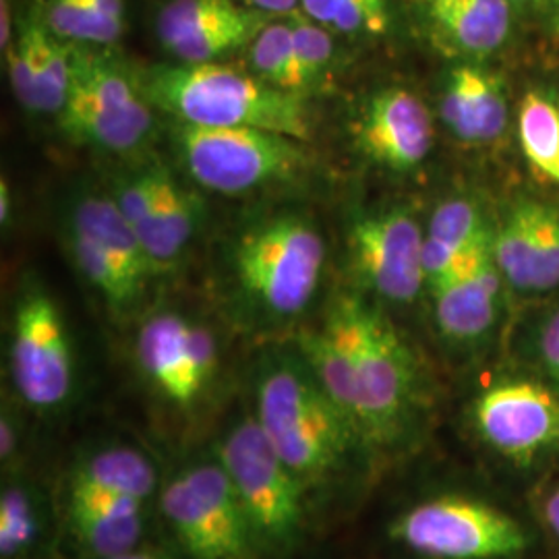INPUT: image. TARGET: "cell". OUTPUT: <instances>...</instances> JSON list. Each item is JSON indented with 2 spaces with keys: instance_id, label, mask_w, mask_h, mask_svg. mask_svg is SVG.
I'll return each mask as SVG.
<instances>
[{
  "instance_id": "obj_15",
  "label": "cell",
  "mask_w": 559,
  "mask_h": 559,
  "mask_svg": "<svg viewBox=\"0 0 559 559\" xmlns=\"http://www.w3.org/2000/svg\"><path fill=\"white\" fill-rule=\"evenodd\" d=\"M493 260L503 280L526 295L559 286V210L537 200H519L491 233Z\"/></svg>"
},
{
  "instance_id": "obj_2",
  "label": "cell",
  "mask_w": 559,
  "mask_h": 559,
  "mask_svg": "<svg viewBox=\"0 0 559 559\" xmlns=\"http://www.w3.org/2000/svg\"><path fill=\"white\" fill-rule=\"evenodd\" d=\"M253 396V417L307 489L334 485L360 454H367L297 346L261 359Z\"/></svg>"
},
{
  "instance_id": "obj_12",
  "label": "cell",
  "mask_w": 559,
  "mask_h": 559,
  "mask_svg": "<svg viewBox=\"0 0 559 559\" xmlns=\"http://www.w3.org/2000/svg\"><path fill=\"white\" fill-rule=\"evenodd\" d=\"M346 245L355 278L376 297L408 305L427 286L425 233L408 210L360 214L350 222Z\"/></svg>"
},
{
  "instance_id": "obj_14",
  "label": "cell",
  "mask_w": 559,
  "mask_h": 559,
  "mask_svg": "<svg viewBox=\"0 0 559 559\" xmlns=\"http://www.w3.org/2000/svg\"><path fill=\"white\" fill-rule=\"evenodd\" d=\"M272 20L239 0H166L156 34L177 62H222L249 48Z\"/></svg>"
},
{
  "instance_id": "obj_38",
  "label": "cell",
  "mask_w": 559,
  "mask_h": 559,
  "mask_svg": "<svg viewBox=\"0 0 559 559\" xmlns=\"http://www.w3.org/2000/svg\"><path fill=\"white\" fill-rule=\"evenodd\" d=\"M13 216V201H11V189L7 185V179L0 180V222L2 226H9Z\"/></svg>"
},
{
  "instance_id": "obj_39",
  "label": "cell",
  "mask_w": 559,
  "mask_h": 559,
  "mask_svg": "<svg viewBox=\"0 0 559 559\" xmlns=\"http://www.w3.org/2000/svg\"><path fill=\"white\" fill-rule=\"evenodd\" d=\"M510 2H512V0H510Z\"/></svg>"
},
{
  "instance_id": "obj_36",
  "label": "cell",
  "mask_w": 559,
  "mask_h": 559,
  "mask_svg": "<svg viewBox=\"0 0 559 559\" xmlns=\"http://www.w3.org/2000/svg\"><path fill=\"white\" fill-rule=\"evenodd\" d=\"M543 520L549 533L559 540V485L554 487L543 501Z\"/></svg>"
},
{
  "instance_id": "obj_3",
  "label": "cell",
  "mask_w": 559,
  "mask_h": 559,
  "mask_svg": "<svg viewBox=\"0 0 559 559\" xmlns=\"http://www.w3.org/2000/svg\"><path fill=\"white\" fill-rule=\"evenodd\" d=\"M145 96L162 112L193 127H251L309 141L307 98L282 92L224 62H175L141 73Z\"/></svg>"
},
{
  "instance_id": "obj_17",
  "label": "cell",
  "mask_w": 559,
  "mask_h": 559,
  "mask_svg": "<svg viewBox=\"0 0 559 559\" xmlns=\"http://www.w3.org/2000/svg\"><path fill=\"white\" fill-rule=\"evenodd\" d=\"M13 96L32 115L59 117L71 87V44L55 36L38 9L17 20V36L4 52Z\"/></svg>"
},
{
  "instance_id": "obj_27",
  "label": "cell",
  "mask_w": 559,
  "mask_h": 559,
  "mask_svg": "<svg viewBox=\"0 0 559 559\" xmlns=\"http://www.w3.org/2000/svg\"><path fill=\"white\" fill-rule=\"evenodd\" d=\"M46 27L60 40L112 46L124 29V0H38Z\"/></svg>"
},
{
  "instance_id": "obj_1",
  "label": "cell",
  "mask_w": 559,
  "mask_h": 559,
  "mask_svg": "<svg viewBox=\"0 0 559 559\" xmlns=\"http://www.w3.org/2000/svg\"><path fill=\"white\" fill-rule=\"evenodd\" d=\"M295 346L367 454L399 448L417 415L419 373L392 321L359 295H340Z\"/></svg>"
},
{
  "instance_id": "obj_34",
  "label": "cell",
  "mask_w": 559,
  "mask_h": 559,
  "mask_svg": "<svg viewBox=\"0 0 559 559\" xmlns=\"http://www.w3.org/2000/svg\"><path fill=\"white\" fill-rule=\"evenodd\" d=\"M240 2L270 17H288L300 11V0H240Z\"/></svg>"
},
{
  "instance_id": "obj_20",
  "label": "cell",
  "mask_w": 559,
  "mask_h": 559,
  "mask_svg": "<svg viewBox=\"0 0 559 559\" xmlns=\"http://www.w3.org/2000/svg\"><path fill=\"white\" fill-rule=\"evenodd\" d=\"M441 120L464 143L500 140L508 124V102L500 80L473 64H460L443 85Z\"/></svg>"
},
{
  "instance_id": "obj_28",
  "label": "cell",
  "mask_w": 559,
  "mask_h": 559,
  "mask_svg": "<svg viewBox=\"0 0 559 559\" xmlns=\"http://www.w3.org/2000/svg\"><path fill=\"white\" fill-rule=\"evenodd\" d=\"M519 140L524 158L540 179L559 185V104L531 92L520 102Z\"/></svg>"
},
{
  "instance_id": "obj_9",
  "label": "cell",
  "mask_w": 559,
  "mask_h": 559,
  "mask_svg": "<svg viewBox=\"0 0 559 559\" xmlns=\"http://www.w3.org/2000/svg\"><path fill=\"white\" fill-rule=\"evenodd\" d=\"M9 376L21 404L38 415L60 413L73 399V342L59 302L40 282L23 284L13 305Z\"/></svg>"
},
{
  "instance_id": "obj_23",
  "label": "cell",
  "mask_w": 559,
  "mask_h": 559,
  "mask_svg": "<svg viewBox=\"0 0 559 559\" xmlns=\"http://www.w3.org/2000/svg\"><path fill=\"white\" fill-rule=\"evenodd\" d=\"M150 506L140 500L64 501V514L81 551L90 559H104L140 547Z\"/></svg>"
},
{
  "instance_id": "obj_11",
  "label": "cell",
  "mask_w": 559,
  "mask_h": 559,
  "mask_svg": "<svg viewBox=\"0 0 559 559\" xmlns=\"http://www.w3.org/2000/svg\"><path fill=\"white\" fill-rule=\"evenodd\" d=\"M135 359L147 385L179 411H193L212 390L221 369L214 332L175 309H158L143 320Z\"/></svg>"
},
{
  "instance_id": "obj_7",
  "label": "cell",
  "mask_w": 559,
  "mask_h": 559,
  "mask_svg": "<svg viewBox=\"0 0 559 559\" xmlns=\"http://www.w3.org/2000/svg\"><path fill=\"white\" fill-rule=\"evenodd\" d=\"M177 147L187 175L221 195H249L299 179L311 156L307 141L251 127H177Z\"/></svg>"
},
{
  "instance_id": "obj_18",
  "label": "cell",
  "mask_w": 559,
  "mask_h": 559,
  "mask_svg": "<svg viewBox=\"0 0 559 559\" xmlns=\"http://www.w3.org/2000/svg\"><path fill=\"white\" fill-rule=\"evenodd\" d=\"M501 280L489 237L431 288L441 336L456 344L483 338L500 316Z\"/></svg>"
},
{
  "instance_id": "obj_16",
  "label": "cell",
  "mask_w": 559,
  "mask_h": 559,
  "mask_svg": "<svg viewBox=\"0 0 559 559\" xmlns=\"http://www.w3.org/2000/svg\"><path fill=\"white\" fill-rule=\"evenodd\" d=\"M433 117L406 87H385L362 104L355 122L360 154L394 173L415 170L433 147Z\"/></svg>"
},
{
  "instance_id": "obj_21",
  "label": "cell",
  "mask_w": 559,
  "mask_h": 559,
  "mask_svg": "<svg viewBox=\"0 0 559 559\" xmlns=\"http://www.w3.org/2000/svg\"><path fill=\"white\" fill-rule=\"evenodd\" d=\"M201 224V201L182 187L158 162L156 193L152 207L138 228V237L154 267V274L173 270L195 239Z\"/></svg>"
},
{
  "instance_id": "obj_5",
  "label": "cell",
  "mask_w": 559,
  "mask_h": 559,
  "mask_svg": "<svg viewBox=\"0 0 559 559\" xmlns=\"http://www.w3.org/2000/svg\"><path fill=\"white\" fill-rule=\"evenodd\" d=\"M71 44V41H69ZM71 87L59 112V129L78 145L106 154H135L154 133V104L141 73L110 46L71 44Z\"/></svg>"
},
{
  "instance_id": "obj_13",
  "label": "cell",
  "mask_w": 559,
  "mask_h": 559,
  "mask_svg": "<svg viewBox=\"0 0 559 559\" xmlns=\"http://www.w3.org/2000/svg\"><path fill=\"white\" fill-rule=\"evenodd\" d=\"M475 429L489 448L526 464L559 450V396L535 381H500L473 404Z\"/></svg>"
},
{
  "instance_id": "obj_8",
  "label": "cell",
  "mask_w": 559,
  "mask_h": 559,
  "mask_svg": "<svg viewBox=\"0 0 559 559\" xmlns=\"http://www.w3.org/2000/svg\"><path fill=\"white\" fill-rule=\"evenodd\" d=\"M162 519L187 559H258L249 520L221 460L185 464L160 487Z\"/></svg>"
},
{
  "instance_id": "obj_24",
  "label": "cell",
  "mask_w": 559,
  "mask_h": 559,
  "mask_svg": "<svg viewBox=\"0 0 559 559\" xmlns=\"http://www.w3.org/2000/svg\"><path fill=\"white\" fill-rule=\"evenodd\" d=\"M427 17L443 40L466 55L496 52L512 29L510 0H427Z\"/></svg>"
},
{
  "instance_id": "obj_33",
  "label": "cell",
  "mask_w": 559,
  "mask_h": 559,
  "mask_svg": "<svg viewBox=\"0 0 559 559\" xmlns=\"http://www.w3.org/2000/svg\"><path fill=\"white\" fill-rule=\"evenodd\" d=\"M539 350L543 365L559 383V309L540 330Z\"/></svg>"
},
{
  "instance_id": "obj_31",
  "label": "cell",
  "mask_w": 559,
  "mask_h": 559,
  "mask_svg": "<svg viewBox=\"0 0 559 559\" xmlns=\"http://www.w3.org/2000/svg\"><path fill=\"white\" fill-rule=\"evenodd\" d=\"M293 27V44L302 69V75L309 85V94L323 87L334 67V34L325 29L318 21L307 17L302 11L288 15Z\"/></svg>"
},
{
  "instance_id": "obj_35",
  "label": "cell",
  "mask_w": 559,
  "mask_h": 559,
  "mask_svg": "<svg viewBox=\"0 0 559 559\" xmlns=\"http://www.w3.org/2000/svg\"><path fill=\"white\" fill-rule=\"evenodd\" d=\"M15 36H17V21L13 20L11 2L0 0V48H2V55L11 48Z\"/></svg>"
},
{
  "instance_id": "obj_30",
  "label": "cell",
  "mask_w": 559,
  "mask_h": 559,
  "mask_svg": "<svg viewBox=\"0 0 559 559\" xmlns=\"http://www.w3.org/2000/svg\"><path fill=\"white\" fill-rule=\"evenodd\" d=\"M300 11L332 34L381 36L390 27V0H300Z\"/></svg>"
},
{
  "instance_id": "obj_29",
  "label": "cell",
  "mask_w": 559,
  "mask_h": 559,
  "mask_svg": "<svg viewBox=\"0 0 559 559\" xmlns=\"http://www.w3.org/2000/svg\"><path fill=\"white\" fill-rule=\"evenodd\" d=\"M249 64L251 73L282 92L299 94L305 98L309 96V85L295 52L288 17L272 20L261 29L249 46Z\"/></svg>"
},
{
  "instance_id": "obj_10",
  "label": "cell",
  "mask_w": 559,
  "mask_h": 559,
  "mask_svg": "<svg viewBox=\"0 0 559 559\" xmlns=\"http://www.w3.org/2000/svg\"><path fill=\"white\" fill-rule=\"evenodd\" d=\"M390 537L425 559H510L531 537L500 508L464 496H438L406 508Z\"/></svg>"
},
{
  "instance_id": "obj_32",
  "label": "cell",
  "mask_w": 559,
  "mask_h": 559,
  "mask_svg": "<svg viewBox=\"0 0 559 559\" xmlns=\"http://www.w3.org/2000/svg\"><path fill=\"white\" fill-rule=\"evenodd\" d=\"M23 450V429L15 408L2 406L0 417V464H2V477L17 473V462Z\"/></svg>"
},
{
  "instance_id": "obj_22",
  "label": "cell",
  "mask_w": 559,
  "mask_h": 559,
  "mask_svg": "<svg viewBox=\"0 0 559 559\" xmlns=\"http://www.w3.org/2000/svg\"><path fill=\"white\" fill-rule=\"evenodd\" d=\"M67 228L96 240L120 272L131 280L141 293L154 278V267L141 245L138 233L122 216L110 191L85 189L80 191L67 210Z\"/></svg>"
},
{
  "instance_id": "obj_25",
  "label": "cell",
  "mask_w": 559,
  "mask_h": 559,
  "mask_svg": "<svg viewBox=\"0 0 559 559\" xmlns=\"http://www.w3.org/2000/svg\"><path fill=\"white\" fill-rule=\"evenodd\" d=\"M491 237L475 201L454 198L436 207L425 230V274L431 290L480 242Z\"/></svg>"
},
{
  "instance_id": "obj_37",
  "label": "cell",
  "mask_w": 559,
  "mask_h": 559,
  "mask_svg": "<svg viewBox=\"0 0 559 559\" xmlns=\"http://www.w3.org/2000/svg\"><path fill=\"white\" fill-rule=\"evenodd\" d=\"M104 559H177L170 551H166V549H162V547H152V545H143L141 543L140 547H135V549H131V551H124V554H119V556H112V558H104Z\"/></svg>"
},
{
  "instance_id": "obj_19",
  "label": "cell",
  "mask_w": 559,
  "mask_h": 559,
  "mask_svg": "<svg viewBox=\"0 0 559 559\" xmlns=\"http://www.w3.org/2000/svg\"><path fill=\"white\" fill-rule=\"evenodd\" d=\"M158 471L131 443H104L83 452L67 473L64 501L140 500L158 496Z\"/></svg>"
},
{
  "instance_id": "obj_26",
  "label": "cell",
  "mask_w": 559,
  "mask_h": 559,
  "mask_svg": "<svg viewBox=\"0 0 559 559\" xmlns=\"http://www.w3.org/2000/svg\"><path fill=\"white\" fill-rule=\"evenodd\" d=\"M50 535L48 498L34 480L9 475L0 489V559L34 558Z\"/></svg>"
},
{
  "instance_id": "obj_4",
  "label": "cell",
  "mask_w": 559,
  "mask_h": 559,
  "mask_svg": "<svg viewBox=\"0 0 559 559\" xmlns=\"http://www.w3.org/2000/svg\"><path fill=\"white\" fill-rule=\"evenodd\" d=\"M325 258V240L302 214H276L251 224L228 253L237 309L265 328L297 320L318 295Z\"/></svg>"
},
{
  "instance_id": "obj_6",
  "label": "cell",
  "mask_w": 559,
  "mask_h": 559,
  "mask_svg": "<svg viewBox=\"0 0 559 559\" xmlns=\"http://www.w3.org/2000/svg\"><path fill=\"white\" fill-rule=\"evenodd\" d=\"M235 487L255 545L265 556H286L307 526V485L282 460L253 415L235 420L214 450Z\"/></svg>"
}]
</instances>
